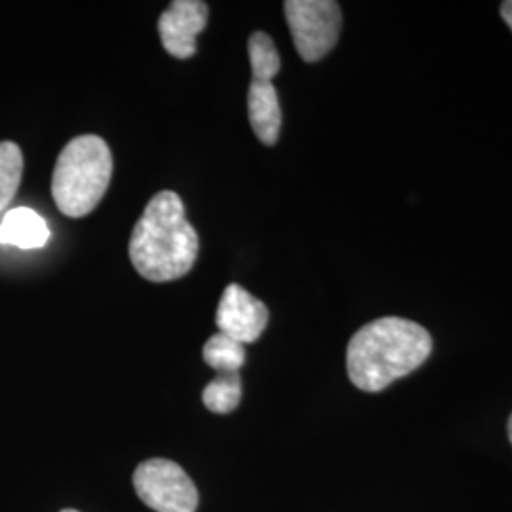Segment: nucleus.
Wrapping results in <instances>:
<instances>
[{
	"label": "nucleus",
	"mask_w": 512,
	"mask_h": 512,
	"mask_svg": "<svg viewBox=\"0 0 512 512\" xmlns=\"http://www.w3.org/2000/svg\"><path fill=\"white\" fill-rule=\"evenodd\" d=\"M129 258L141 277L152 283H167L188 274L198 258L200 239L179 194L164 190L156 194L133 228Z\"/></svg>",
	"instance_id": "obj_1"
},
{
	"label": "nucleus",
	"mask_w": 512,
	"mask_h": 512,
	"mask_svg": "<svg viewBox=\"0 0 512 512\" xmlns=\"http://www.w3.org/2000/svg\"><path fill=\"white\" fill-rule=\"evenodd\" d=\"M431 349V334L418 323L403 317L376 319L349 340V380L361 391H382L423 365Z\"/></svg>",
	"instance_id": "obj_2"
},
{
	"label": "nucleus",
	"mask_w": 512,
	"mask_h": 512,
	"mask_svg": "<svg viewBox=\"0 0 512 512\" xmlns=\"http://www.w3.org/2000/svg\"><path fill=\"white\" fill-rule=\"evenodd\" d=\"M112 152L99 135H80L61 150L52 175V198L69 219L90 215L112 177Z\"/></svg>",
	"instance_id": "obj_3"
},
{
	"label": "nucleus",
	"mask_w": 512,
	"mask_h": 512,
	"mask_svg": "<svg viewBox=\"0 0 512 512\" xmlns=\"http://www.w3.org/2000/svg\"><path fill=\"white\" fill-rule=\"evenodd\" d=\"M285 18L293 35L294 48L306 63L330 54L342 29V10L334 0H287Z\"/></svg>",
	"instance_id": "obj_4"
},
{
	"label": "nucleus",
	"mask_w": 512,
	"mask_h": 512,
	"mask_svg": "<svg viewBox=\"0 0 512 512\" xmlns=\"http://www.w3.org/2000/svg\"><path fill=\"white\" fill-rule=\"evenodd\" d=\"M135 492L156 512H194L198 490L183 467L169 459H148L133 475Z\"/></svg>",
	"instance_id": "obj_5"
},
{
	"label": "nucleus",
	"mask_w": 512,
	"mask_h": 512,
	"mask_svg": "<svg viewBox=\"0 0 512 512\" xmlns=\"http://www.w3.org/2000/svg\"><path fill=\"white\" fill-rule=\"evenodd\" d=\"M270 313L264 302L247 293L241 285H228L220 296L217 327L220 334L239 342L241 346L256 342L268 325Z\"/></svg>",
	"instance_id": "obj_6"
},
{
	"label": "nucleus",
	"mask_w": 512,
	"mask_h": 512,
	"mask_svg": "<svg viewBox=\"0 0 512 512\" xmlns=\"http://www.w3.org/2000/svg\"><path fill=\"white\" fill-rule=\"evenodd\" d=\"M209 6L200 0H175L158 19L165 52L175 59L196 54V38L207 27Z\"/></svg>",
	"instance_id": "obj_7"
},
{
	"label": "nucleus",
	"mask_w": 512,
	"mask_h": 512,
	"mask_svg": "<svg viewBox=\"0 0 512 512\" xmlns=\"http://www.w3.org/2000/svg\"><path fill=\"white\" fill-rule=\"evenodd\" d=\"M247 109H249V122L255 131L256 137L262 145L274 147L281 133V105L279 95L272 82L251 80L249 95H247Z\"/></svg>",
	"instance_id": "obj_8"
},
{
	"label": "nucleus",
	"mask_w": 512,
	"mask_h": 512,
	"mask_svg": "<svg viewBox=\"0 0 512 512\" xmlns=\"http://www.w3.org/2000/svg\"><path fill=\"white\" fill-rule=\"evenodd\" d=\"M50 239V228L37 211L18 207L6 213L0 222V243L19 249H40Z\"/></svg>",
	"instance_id": "obj_9"
},
{
	"label": "nucleus",
	"mask_w": 512,
	"mask_h": 512,
	"mask_svg": "<svg viewBox=\"0 0 512 512\" xmlns=\"http://www.w3.org/2000/svg\"><path fill=\"white\" fill-rule=\"evenodd\" d=\"M203 404L215 414H230L241 401V378L239 372H217L203 389Z\"/></svg>",
	"instance_id": "obj_10"
},
{
	"label": "nucleus",
	"mask_w": 512,
	"mask_h": 512,
	"mask_svg": "<svg viewBox=\"0 0 512 512\" xmlns=\"http://www.w3.org/2000/svg\"><path fill=\"white\" fill-rule=\"evenodd\" d=\"M203 361L217 372H239V368L245 365V348L217 332L203 346Z\"/></svg>",
	"instance_id": "obj_11"
},
{
	"label": "nucleus",
	"mask_w": 512,
	"mask_h": 512,
	"mask_svg": "<svg viewBox=\"0 0 512 512\" xmlns=\"http://www.w3.org/2000/svg\"><path fill=\"white\" fill-rule=\"evenodd\" d=\"M23 177V154L12 141L0 143V213L14 200Z\"/></svg>",
	"instance_id": "obj_12"
},
{
	"label": "nucleus",
	"mask_w": 512,
	"mask_h": 512,
	"mask_svg": "<svg viewBox=\"0 0 512 512\" xmlns=\"http://www.w3.org/2000/svg\"><path fill=\"white\" fill-rule=\"evenodd\" d=\"M249 61L253 69V80L272 82L281 71V59L274 40L266 33H253L249 38Z\"/></svg>",
	"instance_id": "obj_13"
},
{
	"label": "nucleus",
	"mask_w": 512,
	"mask_h": 512,
	"mask_svg": "<svg viewBox=\"0 0 512 512\" xmlns=\"http://www.w3.org/2000/svg\"><path fill=\"white\" fill-rule=\"evenodd\" d=\"M501 18L505 19V23L509 25L512 31V0H507L501 4Z\"/></svg>",
	"instance_id": "obj_14"
},
{
	"label": "nucleus",
	"mask_w": 512,
	"mask_h": 512,
	"mask_svg": "<svg viewBox=\"0 0 512 512\" xmlns=\"http://www.w3.org/2000/svg\"><path fill=\"white\" fill-rule=\"evenodd\" d=\"M509 439H511L512 442V416L511 420H509Z\"/></svg>",
	"instance_id": "obj_15"
},
{
	"label": "nucleus",
	"mask_w": 512,
	"mask_h": 512,
	"mask_svg": "<svg viewBox=\"0 0 512 512\" xmlns=\"http://www.w3.org/2000/svg\"><path fill=\"white\" fill-rule=\"evenodd\" d=\"M61 512H78V511H74V509H65V511H61Z\"/></svg>",
	"instance_id": "obj_16"
}]
</instances>
